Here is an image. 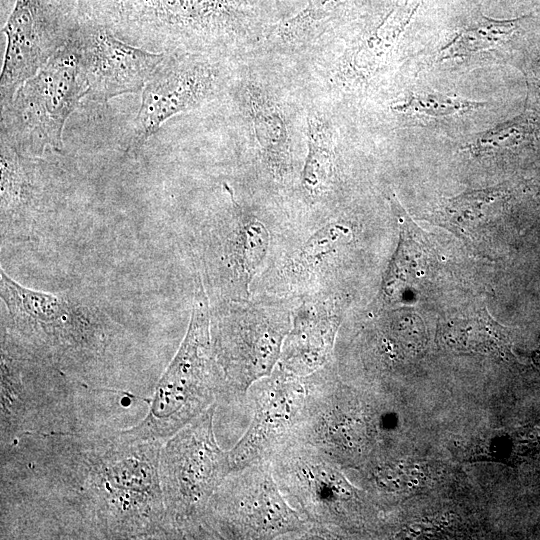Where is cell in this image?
<instances>
[{"mask_svg":"<svg viewBox=\"0 0 540 540\" xmlns=\"http://www.w3.org/2000/svg\"><path fill=\"white\" fill-rule=\"evenodd\" d=\"M2 329L81 384L95 387L114 326L100 310L66 295L26 288L0 271Z\"/></svg>","mask_w":540,"mask_h":540,"instance_id":"cell-2","label":"cell"},{"mask_svg":"<svg viewBox=\"0 0 540 540\" xmlns=\"http://www.w3.org/2000/svg\"><path fill=\"white\" fill-rule=\"evenodd\" d=\"M488 105L456 95L442 93H411L392 109L418 120H441L461 116Z\"/></svg>","mask_w":540,"mask_h":540,"instance_id":"cell-21","label":"cell"},{"mask_svg":"<svg viewBox=\"0 0 540 540\" xmlns=\"http://www.w3.org/2000/svg\"><path fill=\"white\" fill-rule=\"evenodd\" d=\"M74 38L88 95L100 102L142 90L166 59L163 53L150 52L120 40L86 13Z\"/></svg>","mask_w":540,"mask_h":540,"instance_id":"cell-13","label":"cell"},{"mask_svg":"<svg viewBox=\"0 0 540 540\" xmlns=\"http://www.w3.org/2000/svg\"><path fill=\"white\" fill-rule=\"evenodd\" d=\"M538 131V120L524 111L479 134L465 149L476 155L494 153L526 144L535 139Z\"/></svg>","mask_w":540,"mask_h":540,"instance_id":"cell-22","label":"cell"},{"mask_svg":"<svg viewBox=\"0 0 540 540\" xmlns=\"http://www.w3.org/2000/svg\"><path fill=\"white\" fill-rule=\"evenodd\" d=\"M308 154L302 171V186L310 196L322 194L333 171V137L319 118L308 117Z\"/></svg>","mask_w":540,"mask_h":540,"instance_id":"cell-20","label":"cell"},{"mask_svg":"<svg viewBox=\"0 0 540 540\" xmlns=\"http://www.w3.org/2000/svg\"><path fill=\"white\" fill-rule=\"evenodd\" d=\"M354 1L311 0L301 12L279 24L277 35L292 42L308 39Z\"/></svg>","mask_w":540,"mask_h":540,"instance_id":"cell-23","label":"cell"},{"mask_svg":"<svg viewBox=\"0 0 540 540\" xmlns=\"http://www.w3.org/2000/svg\"><path fill=\"white\" fill-rule=\"evenodd\" d=\"M398 218L400 239L382 284L383 296L387 300L398 299L418 284L430 272L433 262L431 248L423 239V233L416 230L408 216L398 214Z\"/></svg>","mask_w":540,"mask_h":540,"instance_id":"cell-17","label":"cell"},{"mask_svg":"<svg viewBox=\"0 0 540 540\" xmlns=\"http://www.w3.org/2000/svg\"><path fill=\"white\" fill-rule=\"evenodd\" d=\"M421 0H406L346 53L342 68L350 76L368 78L388 60Z\"/></svg>","mask_w":540,"mask_h":540,"instance_id":"cell-16","label":"cell"},{"mask_svg":"<svg viewBox=\"0 0 540 540\" xmlns=\"http://www.w3.org/2000/svg\"><path fill=\"white\" fill-rule=\"evenodd\" d=\"M88 14L106 27L146 37L222 36L255 18L247 0H86Z\"/></svg>","mask_w":540,"mask_h":540,"instance_id":"cell-10","label":"cell"},{"mask_svg":"<svg viewBox=\"0 0 540 540\" xmlns=\"http://www.w3.org/2000/svg\"><path fill=\"white\" fill-rule=\"evenodd\" d=\"M241 230L240 264L243 273L251 277L266 254L269 236L264 225L254 218Z\"/></svg>","mask_w":540,"mask_h":540,"instance_id":"cell-26","label":"cell"},{"mask_svg":"<svg viewBox=\"0 0 540 540\" xmlns=\"http://www.w3.org/2000/svg\"><path fill=\"white\" fill-rule=\"evenodd\" d=\"M88 94L79 49L73 36L2 107V137L21 154L60 151L63 128Z\"/></svg>","mask_w":540,"mask_h":540,"instance_id":"cell-7","label":"cell"},{"mask_svg":"<svg viewBox=\"0 0 540 540\" xmlns=\"http://www.w3.org/2000/svg\"><path fill=\"white\" fill-rule=\"evenodd\" d=\"M246 400L252 418L244 435L228 451L231 471L268 463L293 439L306 412L305 377L285 374L276 367L251 386Z\"/></svg>","mask_w":540,"mask_h":540,"instance_id":"cell-12","label":"cell"},{"mask_svg":"<svg viewBox=\"0 0 540 540\" xmlns=\"http://www.w3.org/2000/svg\"><path fill=\"white\" fill-rule=\"evenodd\" d=\"M219 371L211 337V311L200 275L187 332L157 382L147 415L127 430L140 439L166 441L217 403Z\"/></svg>","mask_w":540,"mask_h":540,"instance_id":"cell-3","label":"cell"},{"mask_svg":"<svg viewBox=\"0 0 540 540\" xmlns=\"http://www.w3.org/2000/svg\"><path fill=\"white\" fill-rule=\"evenodd\" d=\"M218 403L166 440L160 454V483L171 539H201L209 502L231 472L228 452L216 440Z\"/></svg>","mask_w":540,"mask_h":540,"instance_id":"cell-5","label":"cell"},{"mask_svg":"<svg viewBox=\"0 0 540 540\" xmlns=\"http://www.w3.org/2000/svg\"><path fill=\"white\" fill-rule=\"evenodd\" d=\"M163 444L99 427L1 445V539H171Z\"/></svg>","mask_w":540,"mask_h":540,"instance_id":"cell-1","label":"cell"},{"mask_svg":"<svg viewBox=\"0 0 540 540\" xmlns=\"http://www.w3.org/2000/svg\"><path fill=\"white\" fill-rule=\"evenodd\" d=\"M517 19L495 20L483 17L479 22L461 29L439 50V60L465 59L495 49L510 38Z\"/></svg>","mask_w":540,"mask_h":540,"instance_id":"cell-19","label":"cell"},{"mask_svg":"<svg viewBox=\"0 0 540 540\" xmlns=\"http://www.w3.org/2000/svg\"><path fill=\"white\" fill-rule=\"evenodd\" d=\"M33 163L1 140V222L2 236L16 227L24 234L36 212L39 185Z\"/></svg>","mask_w":540,"mask_h":540,"instance_id":"cell-15","label":"cell"},{"mask_svg":"<svg viewBox=\"0 0 540 540\" xmlns=\"http://www.w3.org/2000/svg\"><path fill=\"white\" fill-rule=\"evenodd\" d=\"M79 1H81V0H79Z\"/></svg>","mask_w":540,"mask_h":540,"instance_id":"cell-27","label":"cell"},{"mask_svg":"<svg viewBox=\"0 0 540 540\" xmlns=\"http://www.w3.org/2000/svg\"><path fill=\"white\" fill-rule=\"evenodd\" d=\"M289 328L285 313L260 309L217 314L211 319L219 371L217 403L246 400L251 386L274 371Z\"/></svg>","mask_w":540,"mask_h":540,"instance_id":"cell-9","label":"cell"},{"mask_svg":"<svg viewBox=\"0 0 540 540\" xmlns=\"http://www.w3.org/2000/svg\"><path fill=\"white\" fill-rule=\"evenodd\" d=\"M249 107L256 139L270 169L284 175L290 165V137L285 115L276 101L261 89H248Z\"/></svg>","mask_w":540,"mask_h":540,"instance_id":"cell-18","label":"cell"},{"mask_svg":"<svg viewBox=\"0 0 540 540\" xmlns=\"http://www.w3.org/2000/svg\"><path fill=\"white\" fill-rule=\"evenodd\" d=\"M82 16L78 0H15L3 27L1 107L70 40Z\"/></svg>","mask_w":540,"mask_h":540,"instance_id":"cell-11","label":"cell"},{"mask_svg":"<svg viewBox=\"0 0 540 540\" xmlns=\"http://www.w3.org/2000/svg\"><path fill=\"white\" fill-rule=\"evenodd\" d=\"M278 487L313 526V539L363 534L373 513L341 467L311 445L290 441L270 459Z\"/></svg>","mask_w":540,"mask_h":540,"instance_id":"cell-4","label":"cell"},{"mask_svg":"<svg viewBox=\"0 0 540 540\" xmlns=\"http://www.w3.org/2000/svg\"><path fill=\"white\" fill-rule=\"evenodd\" d=\"M201 539H313V526L286 500L268 462L223 479L207 507Z\"/></svg>","mask_w":540,"mask_h":540,"instance_id":"cell-8","label":"cell"},{"mask_svg":"<svg viewBox=\"0 0 540 540\" xmlns=\"http://www.w3.org/2000/svg\"><path fill=\"white\" fill-rule=\"evenodd\" d=\"M213 84L208 64L190 58L165 59L142 89L128 152L141 148L169 118L200 104Z\"/></svg>","mask_w":540,"mask_h":540,"instance_id":"cell-14","label":"cell"},{"mask_svg":"<svg viewBox=\"0 0 540 540\" xmlns=\"http://www.w3.org/2000/svg\"><path fill=\"white\" fill-rule=\"evenodd\" d=\"M347 230L340 224H330L316 232L296 256L295 270L300 273L317 265L323 256L332 251L339 242H342Z\"/></svg>","mask_w":540,"mask_h":540,"instance_id":"cell-25","label":"cell"},{"mask_svg":"<svg viewBox=\"0 0 540 540\" xmlns=\"http://www.w3.org/2000/svg\"><path fill=\"white\" fill-rule=\"evenodd\" d=\"M502 194L503 191L496 187L471 191L450 199L445 210L454 224L462 229L471 227L477 220L488 217L487 212Z\"/></svg>","mask_w":540,"mask_h":540,"instance_id":"cell-24","label":"cell"},{"mask_svg":"<svg viewBox=\"0 0 540 540\" xmlns=\"http://www.w3.org/2000/svg\"><path fill=\"white\" fill-rule=\"evenodd\" d=\"M76 382L1 329V445L26 433L80 429L72 393Z\"/></svg>","mask_w":540,"mask_h":540,"instance_id":"cell-6","label":"cell"}]
</instances>
